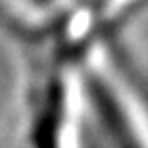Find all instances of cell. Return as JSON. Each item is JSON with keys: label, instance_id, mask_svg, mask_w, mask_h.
<instances>
[{"label": "cell", "instance_id": "1", "mask_svg": "<svg viewBox=\"0 0 148 148\" xmlns=\"http://www.w3.org/2000/svg\"><path fill=\"white\" fill-rule=\"evenodd\" d=\"M86 86H88L90 101L97 109V115L101 117L113 146L115 148H144L140 138L134 132V127L130 125L121 105L115 101L111 88L105 84V80L95 76V74H90Z\"/></svg>", "mask_w": 148, "mask_h": 148}]
</instances>
